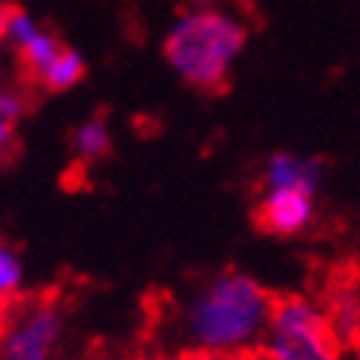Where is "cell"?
Returning a JSON list of instances; mask_svg holds the SVG:
<instances>
[{"mask_svg": "<svg viewBox=\"0 0 360 360\" xmlns=\"http://www.w3.org/2000/svg\"><path fill=\"white\" fill-rule=\"evenodd\" d=\"M273 296L266 287L238 269L214 276L185 308V334L196 349L240 357L261 346Z\"/></svg>", "mask_w": 360, "mask_h": 360, "instance_id": "obj_1", "label": "cell"}, {"mask_svg": "<svg viewBox=\"0 0 360 360\" xmlns=\"http://www.w3.org/2000/svg\"><path fill=\"white\" fill-rule=\"evenodd\" d=\"M246 47V24L226 9H193L165 35V59L191 88L217 94Z\"/></svg>", "mask_w": 360, "mask_h": 360, "instance_id": "obj_2", "label": "cell"}, {"mask_svg": "<svg viewBox=\"0 0 360 360\" xmlns=\"http://www.w3.org/2000/svg\"><path fill=\"white\" fill-rule=\"evenodd\" d=\"M261 360H346L328 311L308 296L273 299L266 331L261 337Z\"/></svg>", "mask_w": 360, "mask_h": 360, "instance_id": "obj_3", "label": "cell"}, {"mask_svg": "<svg viewBox=\"0 0 360 360\" xmlns=\"http://www.w3.org/2000/svg\"><path fill=\"white\" fill-rule=\"evenodd\" d=\"M316 220V191L269 188L261 191L255 223L273 238H296Z\"/></svg>", "mask_w": 360, "mask_h": 360, "instance_id": "obj_4", "label": "cell"}, {"mask_svg": "<svg viewBox=\"0 0 360 360\" xmlns=\"http://www.w3.org/2000/svg\"><path fill=\"white\" fill-rule=\"evenodd\" d=\"M62 334V316L53 304L24 314L4 337V360H47Z\"/></svg>", "mask_w": 360, "mask_h": 360, "instance_id": "obj_5", "label": "cell"}, {"mask_svg": "<svg viewBox=\"0 0 360 360\" xmlns=\"http://www.w3.org/2000/svg\"><path fill=\"white\" fill-rule=\"evenodd\" d=\"M322 185V165L311 155H299L290 150H278L266 158L264 176H261V191L269 188H304V191H319Z\"/></svg>", "mask_w": 360, "mask_h": 360, "instance_id": "obj_6", "label": "cell"}, {"mask_svg": "<svg viewBox=\"0 0 360 360\" xmlns=\"http://www.w3.org/2000/svg\"><path fill=\"white\" fill-rule=\"evenodd\" d=\"M62 47H65V44H62L53 32L39 30L27 44L18 47V65H21V74H24L30 82H39L41 74L47 70V65L59 56Z\"/></svg>", "mask_w": 360, "mask_h": 360, "instance_id": "obj_7", "label": "cell"}, {"mask_svg": "<svg viewBox=\"0 0 360 360\" xmlns=\"http://www.w3.org/2000/svg\"><path fill=\"white\" fill-rule=\"evenodd\" d=\"M85 77V59L79 56V50L74 47H62L59 56L47 65V70L41 74L39 85L44 88L47 94H62L70 91L74 85H79Z\"/></svg>", "mask_w": 360, "mask_h": 360, "instance_id": "obj_8", "label": "cell"}, {"mask_svg": "<svg viewBox=\"0 0 360 360\" xmlns=\"http://www.w3.org/2000/svg\"><path fill=\"white\" fill-rule=\"evenodd\" d=\"M70 141H74L77 155L85 158V161H100V158H105L112 153L109 126H105V120H100V117H91V120L79 123Z\"/></svg>", "mask_w": 360, "mask_h": 360, "instance_id": "obj_9", "label": "cell"}, {"mask_svg": "<svg viewBox=\"0 0 360 360\" xmlns=\"http://www.w3.org/2000/svg\"><path fill=\"white\" fill-rule=\"evenodd\" d=\"M21 278H24L21 261L6 243H0V299L15 296L18 287H21Z\"/></svg>", "mask_w": 360, "mask_h": 360, "instance_id": "obj_10", "label": "cell"}, {"mask_svg": "<svg viewBox=\"0 0 360 360\" xmlns=\"http://www.w3.org/2000/svg\"><path fill=\"white\" fill-rule=\"evenodd\" d=\"M18 147V138H15V123L0 117V165L9 158V153Z\"/></svg>", "mask_w": 360, "mask_h": 360, "instance_id": "obj_11", "label": "cell"}, {"mask_svg": "<svg viewBox=\"0 0 360 360\" xmlns=\"http://www.w3.org/2000/svg\"><path fill=\"white\" fill-rule=\"evenodd\" d=\"M4 334H6V331H4V326H0V349H4Z\"/></svg>", "mask_w": 360, "mask_h": 360, "instance_id": "obj_12", "label": "cell"}, {"mask_svg": "<svg viewBox=\"0 0 360 360\" xmlns=\"http://www.w3.org/2000/svg\"><path fill=\"white\" fill-rule=\"evenodd\" d=\"M354 357H357V360H360V337H357V354H354Z\"/></svg>", "mask_w": 360, "mask_h": 360, "instance_id": "obj_13", "label": "cell"}, {"mask_svg": "<svg viewBox=\"0 0 360 360\" xmlns=\"http://www.w3.org/2000/svg\"><path fill=\"white\" fill-rule=\"evenodd\" d=\"M258 360H261V357H258Z\"/></svg>", "mask_w": 360, "mask_h": 360, "instance_id": "obj_14", "label": "cell"}]
</instances>
